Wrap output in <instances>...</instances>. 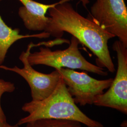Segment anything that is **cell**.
I'll use <instances>...</instances> for the list:
<instances>
[{"mask_svg": "<svg viewBox=\"0 0 127 127\" xmlns=\"http://www.w3.org/2000/svg\"></svg>", "mask_w": 127, "mask_h": 127, "instance_id": "15", "label": "cell"}, {"mask_svg": "<svg viewBox=\"0 0 127 127\" xmlns=\"http://www.w3.org/2000/svg\"><path fill=\"white\" fill-rule=\"evenodd\" d=\"M50 36V35L45 32L31 35L20 34L19 29L8 27L0 15V65L4 62L9 48L17 41L26 38H47Z\"/></svg>", "mask_w": 127, "mask_h": 127, "instance_id": "9", "label": "cell"}, {"mask_svg": "<svg viewBox=\"0 0 127 127\" xmlns=\"http://www.w3.org/2000/svg\"><path fill=\"white\" fill-rule=\"evenodd\" d=\"M57 70L75 103L81 106L93 104L95 97L108 89L113 80V78L98 80L85 72H79L69 68Z\"/></svg>", "mask_w": 127, "mask_h": 127, "instance_id": "6", "label": "cell"}, {"mask_svg": "<svg viewBox=\"0 0 127 127\" xmlns=\"http://www.w3.org/2000/svg\"><path fill=\"white\" fill-rule=\"evenodd\" d=\"M14 84L10 82L0 79V123L6 122V117L1 105V98L5 93H11L15 90Z\"/></svg>", "mask_w": 127, "mask_h": 127, "instance_id": "11", "label": "cell"}, {"mask_svg": "<svg viewBox=\"0 0 127 127\" xmlns=\"http://www.w3.org/2000/svg\"><path fill=\"white\" fill-rule=\"evenodd\" d=\"M22 110L28 114L18 121L19 126L47 118L76 121L86 127H104L102 123L90 118L77 106L62 77L50 95L43 100L24 104Z\"/></svg>", "mask_w": 127, "mask_h": 127, "instance_id": "2", "label": "cell"}, {"mask_svg": "<svg viewBox=\"0 0 127 127\" xmlns=\"http://www.w3.org/2000/svg\"><path fill=\"white\" fill-rule=\"evenodd\" d=\"M23 6L18 9V15L27 29L31 31L45 32L49 25V17L46 16L48 10L58 4L56 2L45 4L33 0H18Z\"/></svg>", "mask_w": 127, "mask_h": 127, "instance_id": "8", "label": "cell"}, {"mask_svg": "<svg viewBox=\"0 0 127 127\" xmlns=\"http://www.w3.org/2000/svg\"><path fill=\"white\" fill-rule=\"evenodd\" d=\"M0 127H19V125L17 123L15 125H10L6 122L0 123Z\"/></svg>", "mask_w": 127, "mask_h": 127, "instance_id": "12", "label": "cell"}, {"mask_svg": "<svg viewBox=\"0 0 127 127\" xmlns=\"http://www.w3.org/2000/svg\"><path fill=\"white\" fill-rule=\"evenodd\" d=\"M116 53L118 67L115 78L106 92L97 96L95 105L115 109L127 114V47L119 41L113 44Z\"/></svg>", "mask_w": 127, "mask_h": 127, "instance_id": "4", "label": "cell"}, {"mask_svg": "<svg viewBox=\"0 0 127 127\" xmlns=\"http://www.w3.org/2000/svg\"><path fill=\"white\" fill-rule=\"evenodd\" d=\"M122 124H123V126H122L121 127H127V126H125V124H127V122L126 121H124L123 123H122Z\"/></svg>", "mask_w": 127, "mask_h": 127, "instance_id": "13", "label": "cell"}, {"mask_svg": "<svg viewBox=\"0 0 127 127\" xmlns=\"http://www.w3.org/2000/svg\"><path fill=\"white\" fill-rule=\"evenodd\" d=\"M91 18L127 47V8L124 0H96Z\"/></svg>", "mask_w": 127, "mask_h": 127, "instance_id": "5", "label": "cell"}, {"mask_svg": "<svg viewBox=\"0 0 127 127\" xmlns=\"http://www.w3.org/2000/svg\"><path fill=\"white\" fill-rule=\"evenodd\" d=\"M26 127H82L76 121L54 119H40L26 124Z\"/></svg>", "mask_w": 127, "mask_h": 127, "instance_id": "10", "label": "cell"}, {"mask_svg": "<svg viewBox=\"0 0 127 127\" xmlns=\"http://www.w3.org/2000/svg\"><path fill=\"white\" fill-rule=\"evenodd\" d=\"M1 0H0V1H1Z\"/></svg>", "mask_w": 127, "mask_h": 127, "instance_id": "14", "label": "cell"}, {"mask_svg": "<svg viewBox=\"0 0 127 127\" xmlns=\"http://www.w3.org/2000/svg\"><path fill=\"white\" fill-rule=\"evenodd\" d=\"M61 0L48 10L49 22L46 32L60 39L64 32L75 37L96 57V65L114 73L115 68L108 46L113 34L100 27L91 18H85L77 12L68 1Z\"/></svg>", "mask_w": 127, "mask_h": 127, "instance_id": "1", "label": "cell"}, {"mask_svg": "<svg viewBox=\"0 0 127 127\" xmlns=\"http://www.w3.org/2000/svg\"><path fill=\"white\" fill-rule=\"evenodd\" d=\"M34 47H36V44L30 42L26 51H23L20 55L19 59L23 63V68H19L17 66L11 68L0 65V68L17 73L23 77L30 88L32 101H39L44 99L52 93L61 76L56 69L50 73L46 74L32 68L28 62V57Z\"/></svg>", "mask_w": 127, "mask_h": 127, "instance_id": "7", "label": "cell"}, {"mask_svg": "<svg viewBox=\"0 0 127 127\" xmlns=\"http://www.w3.org/2000/svg\"><path fill=\"white\" fill-rule=\"evenodd\" d=\"M80 41L72 36L68 48L64 50H51L48 47H40L39 51L29 54L28 57L31 65H45L56 70L61 68L80 69L97 75L106 76L104 68L91 63L82 56L78 46Z\"/></svg>", "mask_w": 127, "mask_h": 127, "instance_id": "3", "label": "cell"}]
</instances>
